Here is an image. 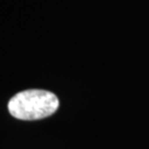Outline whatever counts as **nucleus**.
Wrapping results in <instances>:
<instances>
[{
    "label": "nucleus",
    "mask_w": 149,
    "mask_h": 149,
    "mask_svg": "<svg viewBox=\"0 0 149 149\" xmlns=\"http://www.w3.org/2000/svg\"><path fill=\"white\" fill-rule=\"evenodd\" d=\"M59 98L53 93L43 90L20 92L8 103V111L17 119L38 120L49 117L58 111Z\"/></svg>",
    "instance_id": "1"
}]
</instances>
